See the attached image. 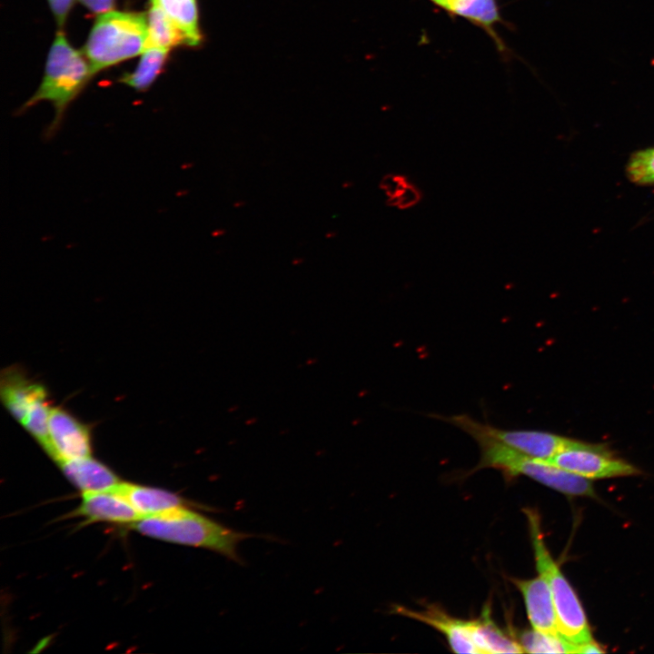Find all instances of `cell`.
<instances>
[{
    "label": "cell",
    "mask_w": 654,
    "mask_h": 654,
    "mask_svg": "<svg viewBox=\"0 0 654 654\" xmlns=\"http://www.w3.org/2000/svg\"><path fill=\"white\" fill-rule=\"evenodd\" d=\"M626 172L629 180L639 184H654V148L634 153Z\"/></svg>",
    "instance_id": "44dd1931"
},
{
    "label": "cell",
    "mask_w": 654,
    "mask_h": 654,
    "mask_svg": "<svg viewBox=\"0 0 654 654\" xmlns=\"http://www.w3.org/2000/svg\"><path fill=\"white\" fill-rule=\"evenodd\" d=\"M431 417L454 425L472 438L476 436L487 437L525 455L545 461L564 450L586 447L590 444L548 431L504 430L489 423L480 422L468 414L451 416L434 414Z\"/></svg>",
    "instance_id": "8992f818"
},
{
    "label": "cell",
    "mask_w": 654,
    "mask_h": 654,
    "mask_svg": "<svg viewBox=\"0 0 654 654\" xmlns=\"http://www.w3.org/2000/svg\"><path fill=\"white\" fill-rule=\"evenodd\" d=\"M451 16L461 17L485 31L497 49L507 53V47L496 31L503 22L498 0H429Z\"/></svg>",
    "instance_id": "8fae6325"
},
{
    "label": "cell",
    "mask_w": 654,
    "mask_h": 654,
    "mask_svg": "<svg viewBox=\"0 0 654 654\" xmlns=\"http://www.w3.org/2000/svg\"><path fill=\"white\" fill-rule=\"evenodd\" d=\"M141 534L176 544L208 549L240 562L238 545L253 534L237 531L186 507L144 516L132 523Z\"/></svg>",
    "instance_id": "6da1fadb"
},
{
    "label": "cell",
    "mask_w": 654,
    "mask_h": 654,
    "mask_svg": "<svg viewBox=\"0 0 654 654\" xmlns=\"http://www.w3.org/2000/svg\"><path fill=\"white\" fill-rule=\"evenodd\" d=\"M169 51L166 48L147 47L142 54L135 70L131 74H125L120 81L137 91H145L161 73Z\"/></svg>",
    "instance_id": "d6986e66"
},
{
    "label": "cell",
    "mask_w": 654,
    "mask_h": 654,
    "mask_svg": "<svg viewBox=\"0 0 654 654\" xmlns=\"http://www.w3.org/2000/svg\"><path fill=\"white\" fill-rule=\"evenodd\" d=\"M93 74L88 60L71 46L63 32H57L47 56L43 81L21 111L42 101L50 102L55 110L54 118L46 130V137H51L58 130L66 108Z\"/></svg>",
    "instance_id": "7a4b0ae2"
},
{
    "label": "cell",
    "mask_w": 654,
    "mask_h": 654,
    "mask_svg": "<svg viewBox=\"0 0 654 654\" xmlns=\"http://www.w3.org/2000/svg\"><path fill=\"white\" fill-rule=\"evenodd\" d=\"M51 408L45 399L37 401L29 411L23 425L45 451L48 446V423Z\"/></svg>",
    "instance_id": "7402d4cb"
},
{
    "label": "cell",
    "mask_w": 654,
    "mask_h": 654,
    "mask_svg": "<svg viewBox=\"0 0 654 654\" xmlns=\"http://www.w3.org/2000/svg\"><path fill=\"white\" fill-rule=\"evenodd\" d=\"M473 439L481 449L480 462L473 471L493 468L508 478L524 475L569 496L597 497L589 479L565 471L545 460L525 455L492 439L483 436Z\"/></svg>",
    "instance_id": "277c9868"
},
{
    "label": "cell",
    "mask_w": 654,
    "mask_h": 654,
    "mask_svg": "<svg viewBox=\"0 0 654 654\" xmlns=\"http://www.w3.org/2000/svg\"><path fill=\"white\" fill-rule=\"evenodd\" d=\"M547 461L589 480L634 476L639 469L616 458L604 444L590 443L586 447L564 450Z\"/></svg>",
    "instance_id": "52a82bcc"
},
{
    "label": "cell",
    "mask_w": 654,
    "mask_h": 654,
    "mask_svg": "<svg viewBox=\"0 0 654 654\" xmlns=\"http://www.w3.org/2000/svg\"><path fill=\"white\" fill-rule=\"evenodd\" d=\"M178 26L187 45H196L201 40L198 27L196 0H151Z\"/></svg>",
    "instance_id": "e0dca14e"
},
{
    "label": "cell",
    "mask_w": 654,
    "mask_h": 654,
    "mask_svg": "<svg viewBox=\"0 0 654 654\" xmlns=\"http://www.w3.org/2000/svg\"><path fill=\"white\" fill-rule=\"evenodd\" d=\"M393 612L425 623L441 632L456 653H480L471 637V621L450 616L436 605H427L422 610L395 606Z\"/></svg>",
    "instance_id": "9c48e42d"
},
{
    "label": "cell",
    "mask_w": 654,
    "mask_h": 654,
    "mask_svg": "<svg viewBox=\"0 0 654 654\" xmlns=\"http://www.w3.org/2000/svg\"><path fill=\"white\" fill-rule=\"evenodd\" d=\"M605 652L601 645L594 639L576 646V654H591Z\"/></svg>",
    "instance_id": "d4e9b609"
},
{
    "label": "cell",
    "mask_w": 654,
    "mask_h": 654,
    "mask_svg": "<svg viewBox=\"0 0 654 654\" xmlns=\"http://www.w3.org/2000/svg\"><path fill=\"white\" fill-rule=\"evenodd\" d=\"M48 433L45 451L56 462L91 455V440L87 427L65 411L60 408L51 409Z\"/></svg>",
    "instance_id": "ba28073f"
},
{
    "label": "cell",
    "mask_w": 654,
    "mask_h": 654,
    "mask_svg": "<svg viewBox=\"0 0 654 654\" xmlns=\"http://www.w3.org/2000/svg\"><path fill=\"white\" fill-rule=\"evenodd\" d=\"M471 621V637L480 654L524 653L518 639L503 632L490 616L487 608L482 615Z\"/></svg>",
    "instance_id": "2e32d148"
},
{
    "label": "cell",
    "mask_w": 654,
    "mask_h": 654,
    "mask_svg": "<svg viewBox=\"0 0 654 654\" xmlns=\"http://www.w3.org/2000/svg\"><path fill=\"white\" fill-rule=\"evenodd\" d=\"M518 641L524 653H575L576 644L561 636H553L531 629L521 631Z\"/></svg>",
    "instance_id": "ffe728a7"
},
{
    "label": "cell",
    "mask_w": 654,
    "mask_h": 654,
    "mask_svg": "<svg viewBox=\"0 0 654 654\" xmlns=\"http://www.w3.org/2000/svg\"><path fill=\"white\" fill-rule=\"evenodd\" d=\"M1 397L8 411L22 424L30 409L40 400L45 399V388L31 382L15 370H8L2 376Z\"/></svg>",
    "instance_id": "5bb4252c"
},
{
    "label": "cell",
    "mask_w": 654,
    "mask_h": 654,
    "mask_svg": "<svg viewBox=\"0 0 654 654\" xmlns=\"http://www.w3.org/2000/svg\"><path fill=\"white\" fill-rule=\"evenodd\" d=\"M88 10L100 15L114 9V0H79Z\"/></svg>",
    "instance_id": "cb8c5ba5"
},
{
    "label": "cell",
    "mask_w": 654,
    "mask_h": 654,
    "mask_svg": "<svg viewBox=\"0 0 654 654\" xmlns=\"http://www.w3.org/2000/svg\"><path fill=\"white\" fill-rule=\"evenodd\" d=\"M524 512L530 527L536 568L550 585L560 636L576 645L593 640L584 609L546 546L538 512L532 509H525Z\"/></svg>",
    "instance_id": "5b68a950"
},
{
    "label": "cell",
    "mask_w": 654,
    "mask_h": 654,
    "mask_svg": "<svg viewBox=\"0 0 654 654\" xmlns=\"http://www.w3.org/2000/svg\"><path fill=\"white\" fill-rule=\"evenodd\" d=\"M109 491L125 499L144 517L175 508L188 502L178 495L157 488L119 482Z\"/></svg>",
    "instance_id": "9a60e30c"
},
{
    "label": "cell",
    "mask_w": 654,
    "mask_h": 654,
    "mask_svg": "<svg viewBox=\"0 0 654 654\" xmlns=\"http://www.w3.org/2000/svg\"><path fill=\"white\" fill-rule=\"evenodd\" d=\"M66 478L82 493L108 491L117 485L118 477L105 465L90 456L57 461Z\"/></svg>",
    "instance_id": "4fadbf2b"
},
{
    "label": "cell",
    "mask_w": 654,
    "mask_h": 654,
    "mask_svg": "<svg viewBox=\"0 0 654 654\" xmlns=\"http://www.w3.org/2000/svg\"><path fill=\"white\" fill-rule=\"evenodd\" d=\"M148 45L171 49L186 44V38L178 26L157 5L151 4L147 13Z\"/></svg>",
    "instance_id": "ac0fdd59"
},
{
    "label": "cell",
    "mask_w": 654,
    "mask_h": 654,
    "mask_svg": "<svg viewBox=\"0 0 654 654\" xmlns=\"http://www.w3.org/2000/svg\"><path fill=\"white\" fill-rule=\"evenodd\" d=\"M511 582L523 597L532 629L542 633L560 636L552 593L545 577L539 574L530 580L511 579Z\"/></svg>",
    "instance_id": "30bf717a"
},
{
    "label": "cell",
    "mask_w": 654,
    "mask_h": 654,
    "mask_svg": "<svg viewBox=\"0 0 654 654\" xmlns=\"http://www.w3.org/2000/svg\"><path fill=\"white\" fill-rule=\"evenodd\" d=\"M147 45V15L113 9L96 18L84 45V54L95 74L143 54Z\"/></svg>",
    "instance_id": "3957f363"
},
{
    "label": "cell",
    "mask_w": 654,
    "mask_h": 654,
    "mask_svg": "<svg viewBox=\"0 0 654 654\" xmlns=\"http://www.w3.org/2000/svg\"><path fill=\"white\" fill-rule=\"evenodd\" d=\"M74 0H48L57 25L63 27L74 5Z\"/></svg>",
    "instance_id": "603a6c76"
},
{
    "label": "cell",
    "mask_w": 654,
    "mask_h": 654,
    "mask_svg": "<svg viewBox=\"0 0 654 654\" xmlns=\"http://www.w3.org/2000/svg\"><path fill=\"white\" fill-rule=\"evenodd\" d=\"M82 501L75 513L92 521L134 523L144 516L125 499L112 491L82 493Z\"/></svg>",
    "instance_id": "7c38bea8"
}]
</instances>
